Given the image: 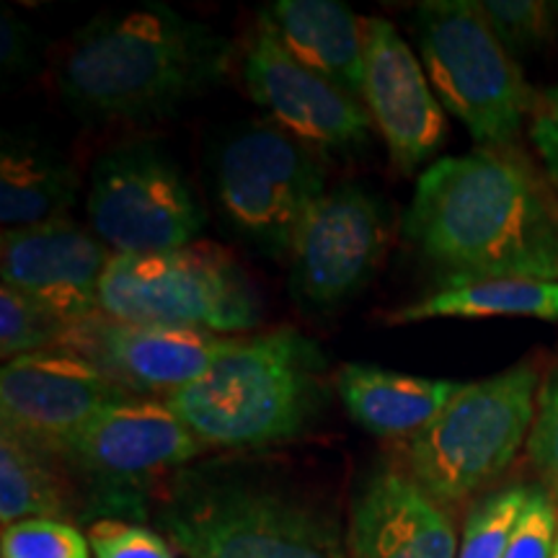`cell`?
Wrapping results in <instances>:
<instances>
[{
    "label": "cell",
    "mask_w": 558,
    "mask_h": 558,
    "mask_svg": "<svg viewBox=\"0 0 558 558\" xmlns=\"http://www.w3.org/2000/svg\"><path fill=\"white\" fill-rule=\"evenodd\" d=\"M75 486L60 458L47 456L0 432V522L65 520L75 509Z\"/></svg>",
    "instance_id": "obj_22"
},
{
    "label": "cell",
    "mask_w": 558,
    "mask_h": 558,
    "mask_svg": "<svg viewBox=\"0 0 558 558\" xmlns=\"http://www.w3.org/2000/svg\"><path fill=\"white\" fill-rule=\"evenodd\" d=\"M132 399L81 354L41 349L0 369V432L62 460L88 424Z\"/></svg>",
    "instance_id": "obj_11"
},
{
    "label": "cell",
    "mask_w": 558,
    "mask_h": 558,
    "mask_svg": "<svg viewBox=\"0 0 558 558\" xmlns=\"http://www.w3.org/2000/svg\"><path fill=\"white\" fill-rule=\"evenodd\" d=\"M416 45L437 99L484 150L518 140L535 99L478 3L429 0L414 11Z\"/></svg>",
    "instance_id": "obj_6"
},
{
    "label": "cell",
    "mask_w": 558,
    "mask_h": 558,
    "mask_svg": "<svg viewBox=\"0 0 558 558\" xmlns=\"http://www.w3.org/2000/svg\"><path fill=\"white\" fill-rule=\"evenodd\" d=\"M88 546L94 558H173L163 535L128 520L90 522Z\"/></svg>",
    "instance_id": "obj_29"
},
{
    "label": "cell",
    "mask_w": 558,
    "mask_h": 558,
    "mask_svg": "<svg viewBox=\"0 0 558 558\" xmlns=\"http://www.w3.org/2000/svg\"><path fill=\"white\" fill-rule=\"evenodd\" d=\"M222 218L251 246L288 259L300 226L326 194L318 150L275 122H248L222 140L213 160Z\"/></svg>",
    "instance_id": "obj_9"
},
{
    "label": "cell",
    "mask_w": 558,
    "mask_h": 558,
    "mask_svg": "<svg viewBox=\"0 0 558 558\" xmlns=\"http://www.w3.org/2000/svg\"><path fill=\"white\" fill-rule=\"evenodd\" d=\"M111 251L75 220H52L32 228L3 230L0 275L65 324L99 313V282Z\"/></svg>",
    "instance_id": "obj_16"
},
{
    "label": "cell",
    "mask_w": 558,
    "mask_h": 558,
    "mask_svg": "<svg viewBox=\"0 0 558 558\" xmlns=\"http://www.w3.org/2000/svg\"><path fill=\"white\" fill-rule=\"evenodd\" d=\"M554 558H558V538H556V554H554Z\"/></svg>",
    "instance_id": "obj_32"
},
{
    "label": "cell",
    "mask_w": 558,
    "mask_h": 558,
    "mask_svg": "<svg viewBox=\"0 0 558 558\" xmlns=\"http://www.w3.org/2000/svg\"><path fill=\"white\" fill-rule=\"evenodd\" d=\"M362 104L386 140L390 160L403 173L416 171L448 135L445 109L416 54L390 21H365Z\"/></svg>",
    "instance_id": "obj_15"
},
{
    "label": "cell",
    "mask_w": 558,
    "mask_h": 558,
    "mask_svg": "<svg viewBox=\"0 0 558 558\" xmlns=\"http://www.w3.org/2000/svg\"><path fill=\"white\" fill-rule=\"evenodd\" d=\"M458 548L450 514L407 471H375L354 497L349 558H458Z\"/></svg>",
    "instance_id": "obj_17"
},
{
    "label": "cell",
    "mask_w": 558,
    "mask_h": 558,
    "mask_svg": "<svg viewBox=\"0 0 558 558\" xmlns=\"http://www.w3.org/2000/svg\"><path fill=\"white\" fill-rule=\"evenodd\" d=\"M527 494L530 486H509L478 499L465 520L458 558H505Z\"/></svg>",
    "instance_id": "obj_25"
},
{
    "label": "cell",
    "mask_w": 558,
    "mask_h": 558,
    "mask_svg": "<svg viewBox=\"0 0 558 558\" xmlns=\"http://www.w3.org/2000/svg\"><path fill=\"white\" fill-rule=\"evenodd\" d=\"M463 386L360 362H349L337 375V390L349 416L369 435L386 439H409L429 427Z\"/></svg>",
    "instance_id": "obj_19"
},
{
    "label": "cell",
    "mask_w": 558,
    "mask_h": 558,
    "mask_svg": "<svg viewBox=\"0 0 558 558\" xmlns=\"http://www.w3.org/2000/svg\"><path fill=\"white\" fill-rule=\"evenodd\" d=\"M235 341L207 331L124 324L96 313L70 324L62 347L86 357L130 396L145 399L171 396L199 380Z\"/></svg>",
    "instance_id": "obj_14"
},
{
    "label": "cell",
    "mask_w": 558,
    "mask_h": 558,
    "mask_svg": "<svg viewBox=\"0 0 558 558\" xmlns=\"http://www.w3.org/2000/svg\"><path fill=\"white\" fill-rule=\"evenodd\" d=\"M0 558H90V546L68 520L37 518L3 527Z\"/></svg>",
    "instance_id": "obj_26"
},
{
    "label": "cell",
    "mask_w": 558,
    "mask_h": 558,
    "mask_svg": "<svg viewBox=\"0 0 558 558\" xmlns=\"http://www.w3.org/2000/svg\"><path fill=\"white\" fill-rule=\"evenodd\" d=\"M78 199V173L50 145L5 137L0 150V220L5 230L68 218Z\"/></svg>",
    "instance_id": "obj_20"
},
{
    "label": "cell",
    "mask_w": 558,
    "mask_h": 558,
    "mask_svg": "<svg viewBox=\"0 0 558 558\" xmlns=\"http://www.w3.org/2000/svg\"><path fill=\"white\" fill-rule=\"evenodd\" d=\"M68 326L19 290L0 288V354L5 362L62 347Z\"/></svg>",
    "instance_id": "obj_24"
},
{
    "label": "cell",
    "mask_w": 558,
    "mask_h": 558,
    "mask_svg": "<svg viewBox=\"0 0 558 558\" xmlns=\"http://www.w3.org/2000/svg\"><path fill=\"white\" fill-rule=\"evenodd\" d=\"M478 9L514 60L541 50L558 34V3L548 0H481Z\"/></svg>",
    "instance_id": "obj_23"
},
{
    "label": "cell",
    "mask_w": 558,
    "mask_h": 558,
    "mask_svg": "<svg viewBox=\"0 0 558 558\" xmlns=\"http://www.w3.org/2000/svg\"><path fill=\"white\" fill-rule=\"evenodd\" d=\"M530 140H533L535 150L546 166L548 181L558 199V86L543 90L535 99Z\"/></svg>",
    "instance_id": "obj_31"
},
{
    "label": "cell",
    "mask_w": 558,
    "mask_h": 558,
    "mask_svg": "<svg viewBox=\"0 0 558 558\" xmlns=\"http://www.w3.org/2000/svg\"><path fill=\"white\" fill-rule=\"evenodd\" d=\"M86 213L94 235L114 256L186 248L207 222L177 160L150 143L122 145L96 160Z\"/></svg>",
    "instance_id": "obj_10"
},
{
    "label": "cell",
    "mask_w": 558,
    "mask_h": 558,
    "mask_svg": "<svg viewBox=\"0 0 558 558\" xmlns=\"http://www.w3.org/2000/svg\"><path fill=\"white\" fill-rule=\"evenodd\" d=\"M541 378L530 362L465 383L429 427L403 445V471L437 505L471 499L505 473L530 437Z\"/></svg>",
    "instance_id": "obj_5"
},
{
    "label": "cell",
    "mask_w": 558,
    "mask_h": 558,
    "mask_svg": "<svg viewBox=\"0 0 558 558\" xmlns=\"http://www.w3.org/2000/svg\"><path fill=\"white\" fill-rule=\"evenodd\" d=\"M205 445L184 422L150 399H132L88 424L62 465L81 497L83 520H145L156 488L179 476Z\"/></svg>",
    "instance_id": "obj_8"
},
{
    "label": "cell",
    "mask_w": 558,
    "mask_h": 558,
    "mask_svg": "<svg viewBox=\"0 0 558 558\" xmlns=\"http://www.w3.org/2000/svg\"><path fill=\"white\" fill-rule=\"evenodd\" d=\"M527 452L558 507V365L538 388V407H535V422L527 437Z\"/></svg>",
    "instance_id": "obj_28"
},
{
    "label": "cell",
    "mask_w": 558,
    "mask_h": 558,
    "mask_svg": "<svg viewBox=\"0 0 558 558\" xmlns=\"http://www.w3.org/2000/svg\"><path fill=\"white\" fill-rule=\"evenodd\" d=\"M158 525L192 558H349L318 507L218 469L181 471L158 499Z\"/></svg>",
    "instance_id": "obj_4"
},
{
    "label": "cell",
    "mask_w": 558,
    "mask_h": 558,
    "mask_svg": "<svg viewBox=\"0 0 558 558\" xmlns=\"http://www.w3.org/2000/svg\"><path fill=\"white\" fill-rule=\"evenodd\" d=\"M558 538V507L546 486H530L505 558H554Z\"/></svg>",
    "instance_id": "obj_27"
},
{
    "label": "cell",
    "mask_w": 558,
    "mask_h": 558,
    "mask_svg": "<svg viewBox=\"0 0 558 558\" xmlns=\"http://www.w3.org/2000/svg\"><path fill=\"white\" fill-rule=\"evenodd\" d=\"M233 45L166 3L101 13L70 39L60 90L88 124L169 117L226 78Z\"/></svg>",
    "instance_id": "obj_2"
},
{
    "label": "cell",
    "mask_w": 558,
    "mask_h": 558,
    "mask_svg": "<svg viewBox=\"0 0 558 558\" xmlns=\"http://www.w3.org/2000/svg\"><path fill=\"white\" fill-rule=\"evenodd\" d=\"M326 357L292 329L239 339L199 380L166 396V407L205 448L259 450L290 442L329 401Z\"/></svg>",
    "instance_id": "obj_3"
},
{
    "label": "cell",
    "mask_w": 558,
    "mask_h": 558,
    "mask_svg": "<svg viewBox=\"0 0 558 558\" xmlns=\"http://www.w3.org/2000/svg\"><path fill=\"white\" fill-rule=\"evenodd\" d=\"M259 21L305 68L362 99L365 21L337 0H277Z\"/></svg>",
    "instance_id": "obj_18"
},
{
    "label": "cell",
    "mask_w": 558,
    "mask_h": 558,
    "mask_svg": "<svg viewBox=\"0 0 558 558\" xmlns=\"http://www.w3.org/2000/svg\"><path fill=\"white\" fill-rule=\"evenodd\" d=\"M99 313L230 337L259 324L262 303L228 251L192 243L166 254L111 256L99 282Z\"/></svg>",
    "instance_id": "obj_7"
},
{
    "label": "cell",
    "mask_w": 558,
    "mask_h": 558,
    "mask_svg": "<svg viewBox=\"0 0 558 558\" xmlns=\"http://www.w3.org/2000/svg\"><path fill=\"white\" fill-rule=\"evenodd\" d=\"M41 50L37 34L19 13L5 9L0 13V68L11 81L29 78L39 70Z\"/></svg>",
    "instance_id": "obj_30"
},
{
    "label": "cell",
    "mask_w": 558,
    "mask_h": 558,
    "mask_svg": "<svg viewBox=\"0 0 558 558\" xmlns=\"http://www.w3.org/2000/svg\"><path fill=\"white\" fill-rule=\"evenodd\" d=\"M403 235L442 288L481 279L558 282V199L518 156L439 158L418 177Z\"/></svg>",
    "instance_id": "obj_1"
},
{
    "label": "cell",
    "mask_w": 558,
    "mask_h": 558,
    "mask_svg": "<svg viewBox=\"0 0 558 558\" xmlns=\"http://www.w3.org/2000/svg\"><path fill=\"white\" fill-rule=\"evenodd\" d=\"M243 81L271 122L313 150L347 153L369 143L373 120L365 104L298 62L262 21L246 47Z\"/></svg>",
    "instance_id": "obj_13"
},
{
    "label": "cell",
    "mask_w": 558,
    "mask_h": 558,
    "mask_svg": "<svg viewBox=\"0 0 558 558\" xmlns=\"http://www.w3.org/2000/svg\"><path fill=\"white\" fill-rule=\"evenodd\" d=\"M390 241V215L360 184L326 192L300 226L290 251V290L311 311H333L378 271Z\"/></svg>",
    "instance_id": "obj_12"
},
{
    "label": "cell",
    "mask_w": 558,
    "mask_h": 558,
    "mask_svg": "<svg viewBox=\"0 0 558 558\" xmlns=\"http://www.w3.org/2000/svg\"><path fill=\"white\" fill-rule=\"evenodd\" d=\"M541 318L558 320V282L538 279H481L450 284L435 295L390 313L388 324H418L432 318Z\"/></svg>",
    "instance_id": "obj_21"
}]
</instances>
